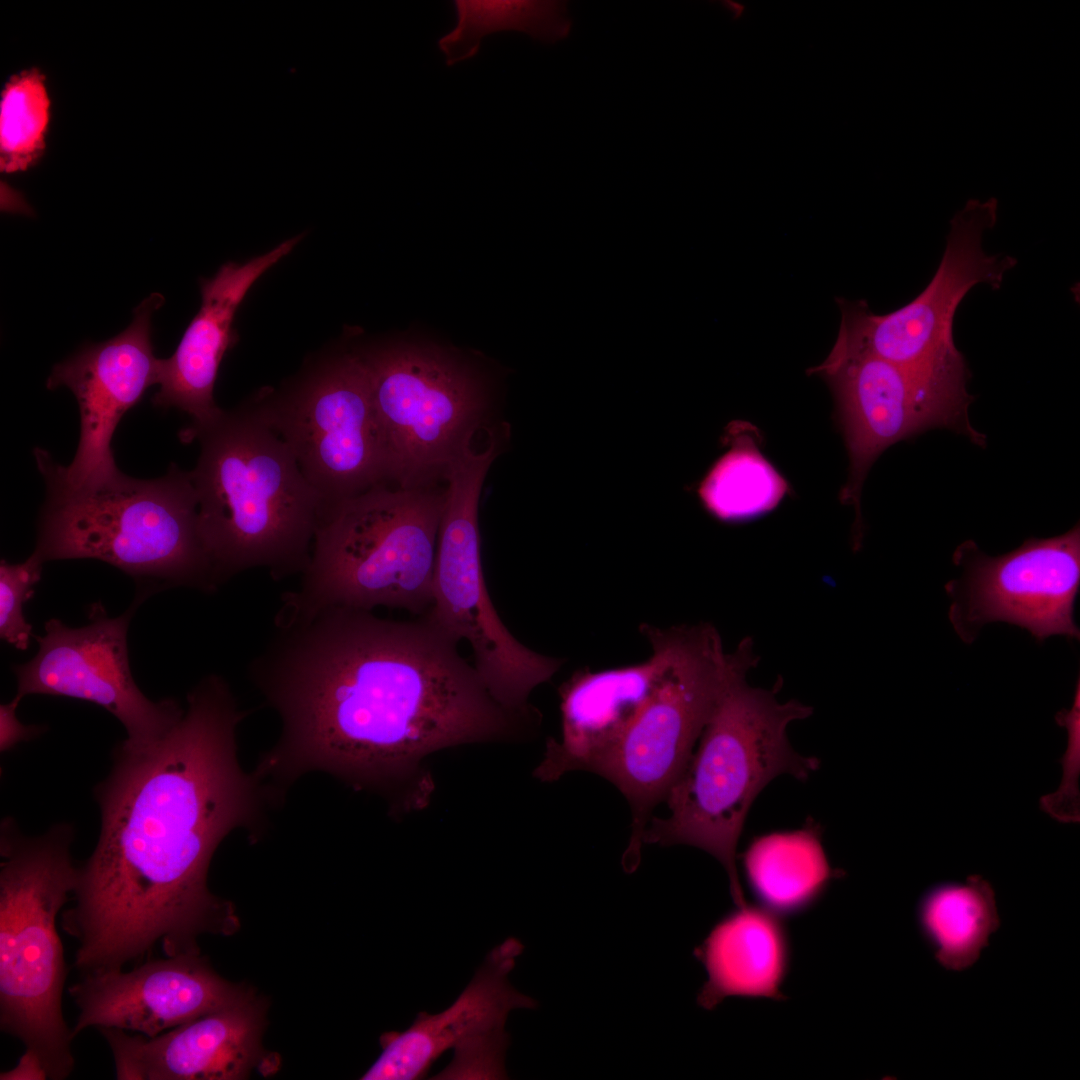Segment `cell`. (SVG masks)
I'll use <instances>...</instances> for the list:
<instances>
[{
    "label": "cell",
    "mask_w": 1080,
    "mask_h": 1080,
    "mask_svg": "<svg viewBox=\"0 0 1080 1080\" xmlns=\"http://www.w3.org/2000/svg\"><path fill=\"white\" fill-rule=\"evenodd\" d=\"M243 718L227 682L212 674L165 735L117 747L96 789L99 840L61 920L83 974L120 970L158 942L168 957L199 953L200 935L237 931L234 907L211 893L207 874L222 839L260 816L258 778L237 758Z\"/></svg>",
    "instance_id": "cell-2"
},
{
    "label": "cell",
    "mask_w": 1080,
    "mask_h": 1080,
    "mask_svg": "<svg viewBox=\"0 0 1080 1080\" xmlns=\"http://www.w3.org/2000/svg\"><path fill=\"white\" fill-rule=\"evenodd\" d=\"M0 871V1028L42 1062L48 1079L74 1068L73 1040L62 1012L67 970L56 919L78 882L72 831L38 837L3 827Z\"/></svg>",
    "instance_id": "cell-7"
},
{
    "label": "cell",
    "mask_w": 1080,
    "mask_h": 1080,
    "mask_svg": "<svg viewBox=\"0 0 1080 1080\" xmlns=\"http://www.w3.org/2000/svg\"><path fill=\"white\" fill-rule=\"evenodd\" d=\"M667 650L663 675L621 742L597 774L612 782L631 809L623 866L639 864L644 832L666 799L729 683L757 663L752 641L726 654L710 624L659 628Z\"/></svg>",
    "instance_id": "cell-8"
},
{
    "label": "cell",
    "mask_w": 1080,
    "mask_h": 1080,
    "mask_svg": "<svg viewBox=\"0 0 1080 1080\" xmlns=\"http://www.w3.org/2000/svg\"><path fill=\"white\" fill-rule=\"evenodd\" d=\"M743 863L760 906L781 918L811 906L835 877L817 825L756 838Z\"/></svg>",
    "instance_id": "cell-23"
},
{
    "label": "cell",
    "mask_w": 1080,
    "mask_h": 1080,
    "mask_svg": "<svg viewBox=\"0 0 1080 1080\" xmlns=\"http://www.w3.org/2000/svg\"><path fill=\"white\" fill-rule=\"evenodd\" d=\"M523 948L518 939L507 938L489 952L449 1007L437 1014L420 1012L405 1031L383 1034L382 1052L361 1079L423 1078L450 1049L452 1061L434 1079H506L507 1016L513 1009L536 1006L508 980Z\"/></svg>",
    "instance_id": "cell-14"
},
{
    "label": "cell",
    "mask_w": 1080,
    "mask_h": 1080,
    "mask_svg": "<svg viewBox=\"0 0 1080 1080\" xmlns=\"http://www.w3.org/2000/svg\"><path fill=\"white\" fill-rule=\"evenodd\" d=\"M296 236L244 264L227 262L211 279L201 280L202 304L175 352L159 359L155 407L177 408L204 424L222 410L214 385L225 353L237 342L235 313L251 286L300 241Z\"/></svg>",
    "instance_id": "cell-21"
},
{
    "label": "cell",
    "mask_w": 1080,
    "mask_h": 1080,
    "mask_svg": "<svg viewBox=\"0 0 1080 1080\" xmlns=\"http://www.w3.org/2000/svg\"><path fill=\"white\" fill-rule=\"evenodd\" d=\"M920 919L938 962L956 971L978 959L999 926L994 891L981 876L934 889L920 907Z\"/></svg>",
    "instance_id": "cell-24"
},
{
    "label": "cell",
    "mask_w": 1080,
    "mask_h": 1080,
    "mask_svg": "<svg viewBox=\"0 0 1080 1080\" xmlns=\"http://www.w3.org/2000/svg\"><path fill=\"white\" fill-rule=\"evenodd\" d=\"M0 1079L43 1080L48 1079V1076L40 1059L33 1052L26 1050L14 1068L1 1072Z\"/></svg>",
    "instance_id": "cell-31"
},
{
    "label": "cell",
    "mask_w": 1080,
    "mask_h": 1080,
    "mask_svg": "<svg viewBox=\"0 0 1080 1080\" xmlns=\"http://www.w3.org/2000/svg\"><path fill=\"white\" fill-rule=\"evenodd\" d=\"M247 989L219 976L200 953L170 956L131 971L84 974L69 988L79 1014L74 1039L89 1028L155 1037L238 999Z\"/></svg>",
    "instance_id": "cell-18"
},
{
    "label": "cell",
    "mask_w": 1080,
    "mask_h": 1080,
    "mask_svg": "<svg viewBox=\"0 0 1080 1080\" xmlns=\"http://www.w3.org/2000/svg\"><path fill=\"white\" fill-rule=\"evenodd\" d=\"M20 698L15 696L9 703L0 706V750L5 752L19 742L29 740L42 732V728L24 725L16 716Z\"/></svg>",
    "instance_id": "cell-30"
},
{
    "label": "cell",
    "mask_w": 1080,
    "mask_h": 1080,
    "mask_svg": "<svg viewBox=\"0 0 1080 1080\" xmlns=\"http://www.w3.org/2000/svg\"><path fill=\"white\" fill-rule=\"evenodd\" d=\"M355 350L369 378L386 484L431 483L472 445L479 429H493L489 387L454 354L407 342Z\"/></svg>",
    "instance_id": "cell-10"
},
{
    "label": "cell",
    "mask_w": 1080,
    "mask_h": 1080,
    "mask_svg": "<svg viewBox=\"0 0 1080 1080\" xmlns=\"http://www.w3.org/2000/svg\"><path fill=\"white\" fill-rule=\"evenodd\" d=\"M34 456L46 483L33 552L43 562L97 559L151 586L204 592L220 586L200 530L190 471L172 463L157 479L120 471L101 482L72 486L47 451L37 447Z\"/></svg>",
    "instance_id": "cell-4"
},
{
    "label": "cell",
    "mask_w": 1080,
    "mask_h": 1080,
    "mask_svg": "<svg viewBox=\"0 0 1080 1080\" xmlns=\"http://www.w3.org/2000/svg\"><path fill=\"white\" fill-rule=\"evenodd\" d=\"M834 393L849 456V476L840 498L854 506L860 523V496L868 470L890 445L935 427L983 439L969 424L967 391L936 385L873 355L833 346L810 369Z\"/></svg>",
    "instance_id": "cell-13"
},
{
    "label": "cell",
    "mask_w": 1080,
    "mask_h": 1080,
    "mask_svg": "<svg viewBox=\"0 0 1080 1080\" xmlns=\"http://www.w3.org/2000/svg\"><path fill=\"white\" fill-rule=\"evenodd\" d=\"M965 571L947 583L953 598L950 620L965 642L987 623L1003 621L1028 630L1038 641L1052 635L1079 638L1074 605L1080 585V528L1031 538L1001 556H987L974 543L955 553Z\"/></svg>",
    "instance_id": "cell-15"
},
{
    "label": "cell",
    "mask_w": 1080,
    "mask_h": 1080,
    "mask_svg": "<svg viewBox=\"0 0 1080 1080\" xmlns=\"http://www.w3.org/2000/svg\"><path fill=\"white\" fill-rule=\"evenodd\" d=\"M501 445L491 439L470 446L446 468L445 504L438 535L433 596L423 614L472 649L474 667L492 697L505 708L532 713V691L549 681L563 660L523 645L497 614L485 584L478 508L486 475Z\"/></svg>",
    "instance_id": "cell-9"
},
{
    "label": "cell",
    "mask_w": 1080,
    "mask_h": 1080,
    "mask_svg": "<svg viewBox=\"0 0 1080 1080\" xmlns=\"http://www.w3.org/2000/svg\"><path fill=\"white\" fill-rule=\"evenodd\" d=\"M131 608L119 617L107 616L100 603L90 609V622L71 628L58 619L45 623L37 637L39 650L29 662L13 667L16 696H65L93 702L113 714L125 727L124 742L133 747L153 743L182 717L172 699L149 700L132 676L127 648Z\"/></svg>",
    "instance_id": "cell-16"
},
{
    "label": "cell",
    "mask_w": 1080,
    "mask_h": 1080,
    "mask_svg": "<svg viewBox=\"0 0 1080 1080\" xmlns=\"http://www.w3.org/2000/svg\"><path fill=\"white\" fill-rule=\"evenodd\" d=\"M197 440L190 471L202 537L219 584L254 568L274 580L309 564L324 501L284 440L247 401L179 433Z\"/></svg>",
    "instance_id": "cell-3"
},
{
    "label": "cell",
    "mask_w": 1080,
    "mask_h": 1080,
    "mask_svg": "<svg viewBox=\"0 0 1080 1080\" xmlns=\"http://www.w3.org/2000/svg\"><path fill=\"white\" fill-rule=\"evenodd\" d=\"M746 674L722 693L682 773L665 801L669 815L651 818L644 843L698 847L721 862L738 906L747 904L736 866V849L749 808L775 777L804 780L818 768L816 758L793 750L786 729L811 715L791 700L780 703L773 690L753 688Z\"/></svg>",
    "instance_id": "cell-6"
},
{
    "label": "cell",
    "mask_w": 1080,
    "mask_h": 1080,
    "mask_svg": "<svg viewBox=\"0 0 1080 1080\" xmlns=\"http://www.w3.org/2000/svg\"><path fill=\"white\" fill-rule=\"evenodd\" d=\"M43 561L35 554L24 562L0 564V636L15 648L29 646L32 626L23 615V604L33 595L41 578Z\"/></svg>",
    "instance_id": "cell-28"
},
{
    "label": "cell",
    "mask_w": 1080,
    "mask_h": 1080,
    "mask_svg": "<svg viewBox=\"0 0 1080 1080\" xmlns=\"http://www.w3.org/2000/svg\"><path fill=\"white\" fill-rule=\"evenodd\" d=\"M445 489L377 484L323 508L311 558L286 593L276 627L329 607L424 614L432 603Z\"/></svg>",
    "instance_id": "cell-5"
},
{
    "label": "cell",
    "mask_w": 1080,
    "mask_h": 1080,
    "mask_svg": "<svg viewBox=\"0 0 1080 1080\" xmlns=\"http://www.w3.org/2000/svg\"><path fill=\"white\" fill-rule=\"evenodd\" d=\"M708 979L697 1002L708 1010L727 997L785 999L790 941L781 917L748 903L724 917L695 949Z\"/></svg>",
    "instance_id": "cell-22"
},
{
    "label": "cell",
    "mask_w": 1080,
    "mask_h": 1080,
    "mask_svg": "<svg viewBox=\"0 0 1080 1080\" xmlns=\"http://www.w3.org/2000/svg\"><path fill=\"white\" fill-rule=\"evenodd\" d=\"M163 303L160 293H152L134 309L124 331L105 342L84 345L52 368L47 388L68 387L80 412L74 459L67 467L56 463L68 484H93L120 472L111 441L124 414L157 384L159 358L153 354L151 319Z\"/></svg>",
    "instance_id": "cell-17"
},
{
    "label": "cell",
    "mask_w": 1080,
    "mask_h": 1080,
    "mask_svg": "<svg viewBox=\"0 0 1080 1080\" xmlns=\"http://www.w3.org/2000/svg\"><path fill=\"white\" fill-rule=\"evenodd\" d=\"M996 219L995 198L971 199L956 212L935 275L907 305L878 315L865 301L839 300L841 323L834 345L873 355L936 385L966 390L965 360L952 337L956 309L977 284L999 288L1017 262L982 248L983 233Z\"/></svg>",
    "instance_id": "cell-12"
},
{
    "label": "cell",
    "mask_w": 1080,
    "mask_h": 1080,
    "mask_svg": "<svg viewBox=\"0 0 1080 1080\" xmlns=\"http://www.w3.org/2000/svg\"><path fill=\"white\" fill-rule=\"evenodd\" d=\"M651 656L640 663L576 671L559 688L561 737L550 738L534 776L552 782L574 770L598 772L657 687L667 662L658 627L641 624Z\"/></svg>",
    "instance_id": "cell-20"
},
{
    "label": "cell",
    "mask_w": 1080,
    "mask_h": 1080,
    "mask_svg": "<svg viewBox=\"0 0 1080 1080\" xmlns=\"http://www.w3.org/2000/svg\"><path fill=\"white\" fill-rule=\"evenodd\" d=\"M248 674L282 721L258 777L324 770L381 794L394 815L431 802L432 754L518 740L541 721L498 703L458 643L424 615L395 621L326 608L276 627Z\"/></svg>",
    "instance_id": "cell-1"
},
{
    "label": "cell",
    "mask_w": 1080,
    "mask_h": 1080,
    "mask_svg": "<svg viewBox=\"0 0 1080 1080\" xmlns=\"http://www.w3.org/2000/svg\"><path fill=\"white\" fill-rule=\"evenodd\" d=\"M786 489L785 480L755 446L737 440L709 470L698 494L714 517L731 522L770 511Z\"/></svg>",
    "instance_id": "cell-26"
},
{
    "label": "cell",
    "mask_w": 1080,
    "mask_h": 1080,
    "mask_svg": "<svg viewBox=\"0 0 1080 1080\" xmlns=\"http://www.w3.org/2000/svg\"><path fill=\"white\" fill-rule=\"evenodd\" d=\"M246 401L288 445L324 507L385 483L369 378L355 349L322 356Z\"/></svg>",
    "instance_id": "cell-11"
},
{
    "label": "cell",
    "mask_w": 1080,
    "mask_h": 1080,
    "mask_svg": "<svg viewBox=\"0 0 1080 1080\" xmlns=\"http://www.w3.org/2000/svg\"><path fill=\"white\" fill-rule=\"evenodd\" d=\"M44 80V75L32 68L11 77L3 89L0 105L2 172L25 171L44 151L50 115Z\"/></svg>",
    "instance_id": "cell-27"
},
{
    "label": "cell",
    "mask_w": 1080,
    "mask_h": 1080,
    "mask_svg": "<svg viewBox=\"0 0 1080 1080\" xmlns=\"http://www.w3.org/2000/svg\"><path fill=\"white\" fill-rule=\"evenodd\" d=\"M457 23L438 40L447 66L474 57L482 39L501 31H518L543 43L566 38L572 20L566 1L456 0Z\"/></svg>",
    "instance_id": "cell-25"
},
{
    "label": "cell",
    "mask_w": 1080,
    "mask_h": 1080,
    "mask_svg": "<svg viewBox=\"0 0 1080 1080\" xmlns=\"http://www.w3.org/2000/svg\"><path fill=\"white\" fill-rule=\"evenodd\" d=\"M1056 722L1066 728L1068 743L1061 758L1063 775L1060 786L1053 793L1040 799V807L1054 819L1063 823L1080 820V683L1077 681L1072 707L1056 715Z\"/></svg>",
    "instance_id": "cell-29"
},
{
    "label": "cell",
    "mask_w": 1080,
    "mask_h": 1080,
    "mask_svg": "<svg viewBox=\"0 0 1080 1080\" xmlns=\"http://www.w3.org/2000/svg\"><path fill=\"white\" fill-rule=\"evenodd\" d=\"M265 1004L246 990L238 999L155 1037L98 1028L118 1080H236L269 1059L262 1047Z\"/></svg>",
    "instance_id": "cell-19"
}]
</instances>
